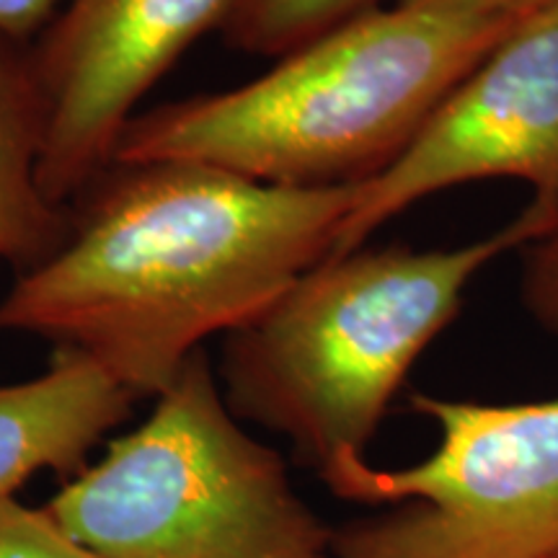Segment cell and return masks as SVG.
<instances>
[{
  "label": "cell",
  "instance_id": "obj_1",
  "mask_svg": "<svg viewBox=\"0 0 558 558\" xmlns=\"http://www.w3.org/2000/svg\"><path fill=\"white\" fill-rule=\"evenodd\" d=\"M357 192L271 186L192 160L111 163L70 202L62 246L0 300V331L78 352L158 399L209 337L333 259Z\"/></svg>",
  "mask_w": 558,
  "mask_h": 558
},
{
  "label": "cell",
  "instance_id": "obj_2",
  "mask_svg": "<svg viewBox=\"0 0 558 558\" xmlns=\"http://www.w3.org/2000/svg\"><path fill=\"white\" fill-rule=\"evenodd\" d=\"M518 21L365 11L246 86L135 114L111 163L192 160L290 190L365 184Z\"/></svg>",
  "mask_w": 558,
  "mask_h": 558
},
{
  "label": "cell",
  "instance_id": "obj_3",
  "mask_svg": "<svg viewBox=\"0 0 558 558\" xmlns=\"http://www.w3.org/2000/svg\"><path fill=\"white\" fill-rule=\"evenodd\" d=\"M558 205L533 199L509 226L445 251L354 248L298 279L267 311L222 337L228 409L292 445L320 478L369 439L409 369L458 316L471 279L535 243Z\"/></svg>",
  "mask_w": 558,
  "mask_h": 558
},
{
  "label": "cell",
  "instance_id": "obj_4",
  "mask_svg": "<svg viewBox=\"0 0 558 558\" xmlns=\"http://www.w3.org/2000/svg\"><path fill=\"white\" fill-rule=\"evenodd\" d=\"M45 507L99 558H331L333 527L241 427L205 349Z\"/></svg>",
  "mask_w": 558,
  "mask_h": 558
},
{
  "label": "cell",
  "instance_id": "obj_5",
  "mask_svg": "<svg viewBox=\"0 0 558 558\" xmlns=\"http://www.w3.org/2000/svg\"><path fill=\"white\" fill-rule=\"evenodd\" d=\"M409 403L439 429L429 458H349L320 476L333 497L388 507L333 527L331 558H558V399Z\"/></svg>",
  "mask_w": 558,
  "mask_h": 558
},
{
  "label": "cell",
  "instance_id": "obj_6",
  "mask_svg": "<svg viewBox=\"0 0 558 558\" xmlns=\"http://www.w3.org/2000/svg\"><path fill=\"white\" fill-rule=\"evenodd\" d=\"M486 179H520L558 205V3L522 16L401 156L360 184L333 259L429 194Z\"/></svg>",
  "mask_w": 558,
  "mask_h": 558
},
{
  "label": "cell",
  "instance_id": "obj_7",
  "mask_svg": "<svg viewBox=\"0 0 558 558\" xmlns=\"http://www.w3.org/2000/svg\"><path fill=\"white\" fill-rule=\"evenodd\" d=\"M235 0H65L29 45L45 111L39 181L70 207L111 166L137 104Z\"/></svg>",
  "mask_w": 558,
  "mask_h": 558
},
{
  "label": "cell",
  "instance_id": "obj_8",
  "mask_svg": "<svg viewBox=\"0 0 558 558\" xmlns=\"http://www.w3.org/2000/svg\"><path fill=\"white\" fill-rule=\"evenodd\" d=\"M140 399L94 360L52 349L37 378L0 386V499L52 471L73 478Z\"/></svg>",
  "mask_w": 558,
  "mask_h": 558
},
{
  "label": "cell",
  "instance_id": "obj_9",
  "mask_svg": "<svg viewBox=\"0 0 558 558\" xmlns=\"http://www.w3.org/2000/svg\"><path fill=\"white\" fill-rule=\"evenodd\" d=\"M29 45L0 34V264L19 275L50 259L70 230V207L39 181L45 111Z\"/></svg>",
  "mask_w": 558,
  "mask_h": 558
},
{
  "label": "cell",
  "instance_id": "obj_10",
  "mask_svg": "<svg viewBox=\"0 0 558 558\" xmlns=\"http://www.w3.org/2000/svg\"><path fill=\"white\" fill-rule=\"evenodd\" d=\"M375 3L378 0H235L220 34L230 50L279 60L373 11Z\"/></svg>",
  "mask_w": 558,
  "mask_h": 558
},
{
  "label": "cell",
  "instance_id": "obj_11",
  "mask_svg": "<svg viewBox=\"0 0 558 558\" xmlns=\"http://www.w3.org/2000/svg\"><path fill=\"white\" fill-rule=\"evenodd\" d=\"M0 558H99L81 546L47 507L0 499Z\"/></svg>",
  "mask_w": 558,
  "mask_h": 558
},
{
  "label": "cell",
  "instance_id": "obj_12",
  "mask_svg": "<svg viewBox=\"0 0 558 558\" xmlns=\"http://www.w3.org/2000/svg\"><path fill=\"white\" fill-rule=\"evenodd\" d=\"M522 300L541 329L558 339V222L543 239L530 243Z\"/></svg>",
  "mask_w": 558,
  "mask_h": 558
},
{
  "label": "cell",
  "instance_id": "obj_13",
  "mask_svg": "<svg viewBox=\"0 0 558 558\" xmlns=\"http://www.w3.org/2000/svg\"><path fill=\"white\" fill-rule=\"evenodd\" d=\"M65 0H0V34L9 39L32 41L54 19Z\"/></svg>",
  "mask_w": 558,
  "mask_h": 558
},
{
  "label": "cell",
  "instance_id": "obj_14",
  "mask_svg": "<svg viewBox=\"0 0 558 558\" xmlns=\"http://www.w3.org/2000/svg\"><path fill=\"white\" fill-rule=\"evenodd\" d=\"M399 3L424 5V9L456 11V13H471V16L518 21L541 9H548V5L558 3V0H399Z\"/></svg>",
  "mask_w": 558,
  "mask_h": 558
}]
</instances>
